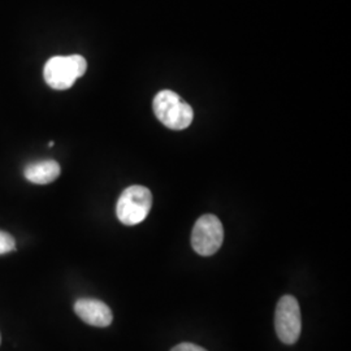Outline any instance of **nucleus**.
Returning <instances> with one entry per match:
<instances>
[{"label":"nucleus","instance_id":"2","mask_svg":"<svg viewBox=\"0 0 351 351\" xmlns=\"http://www.w3.org/2000/svg\"><path fill=\"white\" fill-rule=\"evenodd\" d=\"M88 62L81 55L53 56L45 65L43 77L46 84L55 90H66L75 85V80L86 73Z\"/></svg>","mask_w":351,"mask_h":351},{"label":"nucleus","instance_id":"4","mask_svg":"<svg viewBox=\"0 0 351 351\" xmlns=\"http://www.w3.org/2000/svg\"><path fill=\"white\" fill-rule=\"evenodd\" d=\"M224 228L215 215H203L195 223L191 233V246L202 256H211L221 247Z\"/></svg>","mask_w":351,"mask_h":351},{"label":"nucleus","instance_id":"1","mask_svg":"<svg viewBox=\"0 0 351 351\" xmlns=\"http://www.w3.org/2000/svg\"><path fill=\"white\" fill-rule=\"evenodd\" d=\"M152 108L156 119L172 130L186 129L194 119L191 106L172 90L159 91L154 98Z\"/></svg>","mask_w":351,"mask_h":351},{"label":"nucleus","instance_id":"6","mask_svg":"<svg viewBox=\"0 0 351 351\" xmlns=\"http://www.w3.org/2000/svg\"><path fill=\"white\" fill-rule=\"evenodd\" d=\"M75 313L88 326L104 328L111 326L113 320L111 308L104 302L94 298L77 300L75 303Z\"/></svg>","mask_w":351,"mask_h":351},{"label":"nucleus","instance_id":"8","mask_svg":"<svg viewBox=\"0 0 351 351\" xmlns=\"http://www.w3.org/2000/svg\"><path fill=\"white\" fill-rule=\"evenodd\" d=\"M16 250V241L10 233L0 230V255Z\"/></svg>","mask_w":351,"mask_h":351},{"label":"nucleus","instance_id":"9","mask_svg":"<svg viewBox=\"0 0 351 351\" xmlns=\"http://www.w3.org/2000/svg\"><path fill=\"white\" fill-rule=\"evenodd\" d=\"M171 351H207L201 346L195 345V343H190V342H184L180 345H176L175 348Z\"/></svg>","mask_w":351,"mask_h":351},{"label":"nucleus","instance_id":"7","mask_svg":"<svg viewBox=\"0 0 351 351\" xmlns=\"http://www.w3.org/2000/svg\"><path fill=\"white\" fill-rule=\"evenodd\" d=\"M60 165L55 160H39L26 165L24 176L26 180L32 184L37 185H47L53 182L60 176Z\"/></svg>","mask_w":351,"mask_h":351},{"label":"nucleus","instance_id":"10","mask_svg":"<svg viewBox=\"0 0 351 351\" xmlns=\"http://www.w3.org/2000/svg\"><path fill=\"white\" fill-rule=\"evenodd\" d=\"M0 343H1V335H0Z\"/></svg>","mask_w":351,"mask_h":351},{"label":"nucleus","instance_id":"5","mask_svg":"<svg viewBox=\"0 0 351 351\" xmlns=\"http://www.w3.org/2000/svg\"><path fill=\"white\" fill-rule=\"evenodd\" d=\"M277 336L285 345L295 343L302 332L301 307L293 295H284L277 303L275 314Z\"/></svg>","mask_w":351,"mask_h":351},{"label":"nucleus","instance_id":"3","mask_svg":"<svg viewBox=\"0 0 351 351\" xmlns=\"http://www.w3.org/2000/svg\"><path fill=\"white\" fill-rule=\"evenodd\" d=\"M151 206L150 190L141 185H133L121 193L116 204V216L124 226H137L149 216Z\"/></svg>","mask_w":351,"mask_h":351}]
</instances>
